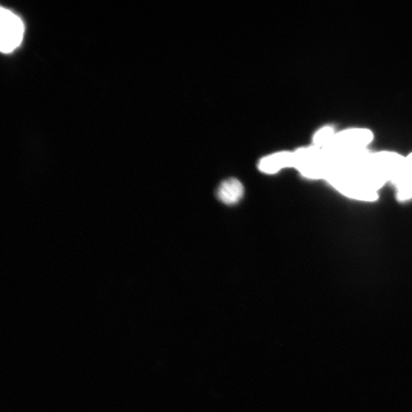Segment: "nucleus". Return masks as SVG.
Here are the masks:
<instances>
[{
	"label": "nucleus",
	"instance_id": "nucleus-8",
	"mask_svg": "<svg viewBox=\"0 0 412 412\" xmlns=\"http://www.w3.org/2000/svg\"><path fill=\"white\" fill-rule=\"evenodd\" d=\"M397 198L400 201H407L412 199V181L404 182L395 186Z\"/></svg>",
	"mask_w": 412,
	"mask_h": 412
},
{
	"label": "nucleus",
	"instance_id": "nucleus-2",
	"mask_svg": "<svg viewBox=\"0 0 412 412\" xmlns=\"http://www.w3.org/2000/svg\"><path fill=\"white\" fill-rule=\"evenodd\" d=\"M334 188L350 199L364 201H375L378 191L369 188L351 171L334 167L326 179Z\"/></svg>",
	"mask_w": 412,
	"mask_h": 412
},
{
	"label": "nucleus",
	"instance_id": "nucleus-5",
	"mask_svg": "<svg viewBox=\"0 0 412 412\" xmlns=\"http://www.w3.org/2000/svg\"><path fill=\"white\" fill-rule=\"evenodd\" d=\"M294 152H281L268 155L262 159L258 164L261 172L267 174H275L282 170L294 168Z\"/></svg>",
	"mask_w": 412,
	"mask_h": 412
},
{
	"label": "nucleus",
	"instance_id": "nucleus-9",
	"mask_svg": "<svg viewBox=\"0 0 412 412\" xmlns=\"http://www.w3.org/2000/svg\"><path fill=\"white\" fill-rule=\"evenodd\" d=\"M406 160H407V162H408V163H409V167H410V168H411V169L412 170V153H411V154H409V155L406 156Z\"/></svg>",
	"mask_w": 412,
	"mask_h": 412
},
{
	"label": "nucleus",
	"instance_id": "nucleus-3",
	"mask_svg": "<svg viewBox=\"0 0 412 412\" xmlns=\"http://www.w3.org/2000/svg\"><path fill=\"white\" fill-rule=\"evenodd\" d=\"M24 35V22L16 14L2 7L0 12V49L3 53H11L17 48Z\"/></svg>",
	"mask_w": 412,
	"mask_h": 412
},
{
	"label": "nucleus",
	"instance_id": "nucleus-6",
	"mask_svg": "<svg viewBox=\"0 0 412 412\" xmlns=\"http://www.w3.org/2000/svg\"><path fill=\"white\" fill-rule=\"evenodd\" d=\"M243 184L236 178L224 181L217 190V197L223 204L232 206L237 204L244 197Z\"/></svg>",
	"mask_w": 412,
	"mask_h": 412
},
{
	"label": "nucleus",
	"instance_id": "nucleus-7",
	"mask_svg": "<svg viewBox=\"0 0 412 412\" xmlns=\"http://www.w3.org/2000/svg\"><path fill=\"white\" fill-rule=\"evenodd\" d=\"M335 132L332 127H325V128L319 130L313 138L314 146L321 149H324L332 143Z\"/></svg>",
	"mask_w": 412,
	"mask_h": 412
},
{
	"label": "nucleus",
	"instance_id": "nucleus-4",
	"mask_svg": "<svg viewBox=\"0 0 412 412\" xmlns=\"http://www.w3.org/2000/svg\"><path fill=\"white\" fill-rule=\"evenodd\" d=\"M373 140V133L370 130L349 129L336 133L332 143L323 150L331 153L359 151V150H364V147L370 144Z\"/></svg>",
	"mask_w": 412,
	"mask_h": 412
},
{
	"label": "nucleus",
	"instance_id": "nucleus-1",
	"mask_svg": "<svg viewBox=\"0 0 412 412\" xmlns=\"http://www.w3.org/2000/svg\"><path fill=\"white\" fill-rule=\"evenodd\" d=\"M294 168L306 178L326 179L333 168L327 154L316 146L298 149L294 152Z\"/></svg>",
	"mask_w": 412,
	"mask_h": 412
}]
</instances>
